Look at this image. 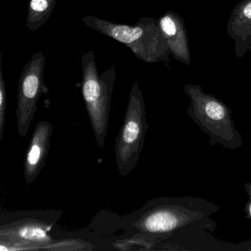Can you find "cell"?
Returning a JSON list of instances; mask_svg holds the SVG:
<instances>
[{
	"mask_svg": "<svg viewBox=\"0 0 251 251\" xmlns=\"http://www.w3.org/2000/svg\"><path fill=\"white\" fill-rule=\"evenodd\" d=\"M85 25L124 45L141 61L148 64L170 61V48L158 20L144 17L134 25L113 23L84 16Z\"/></svg>",
	"mask_w": 251,
	"mask_h": 251,
	"instance_id": "obj_1",
	"label": "cell"
},
{
	"mask_svg": "<svg viewBox=\"0 0 251 251\" xmlns=\"http://www.w3.org/2000/svg\"><path fill=\"white\" fill-rule=\"evenodd\" d=\"M216 211L212 203L193 198L155 200L139 211L135 228L144 233L167 234L204 223Z\"/></svg>",
	"mask_w": 251,
	"mask_h": 251,
	"instance_id": "obj_2",
	"label": "cell"
},
{
	"mask_svg": "<svg viewBox=\"0 0 251 251\" xmlns=\"http://www.w3.org/2000/svg\"><path fill=\"white\" fill-rule=\"evenodd\" d=\"M82 95L97 144L102 149L108 133V120L117 67L114 64L100 74L92 50L81 55Z\"/></svg>",
	"mask_w": 251,
	"mask_h": 251,
	"instance_id": "obj_3",
	"label": "cell"
},
{
	"mask_svg": "<svg viewBox=\"0 0 251 251\" xmlns=\"http://www.w3.org/2000/svg\"><path fill=\"white\" fill-rule=\"evenodd\" d=\"M185 92L191 100L187 111L189 117L210 139L226 148L241 146L242 140L233 126L231 110L224 102L204 92L199 85L188 83Z\"/></svg>",
	"mask_w": 251,
	"mask_h": 251,
	"instance_id": "obj_4",
	"label": "cell"
},
{
	"mask_svg": "<svg viewBox=\"0 0 251 251\" xmlns=\"http://www.w3.org/2000/svg\"><path fill=\"white\" fill-rule=\"evenodd\" d=\"M148 129L145 100L138 83L132 86L124 122L115 143L116 163L119 174L127 177L139 161Z\"/></svg>",
	"mask_w": 251,
	"mask_h": 251,
	"instance_id": "obj_5",
	"label": "cell"
},
{
	"mask_svg": "<svg viewBox=\"0 0 251 251\" xmlns=\"http://www.w3.org/2000/svg\"><path fill=\"white\" fill-rule=\"evenodd\" d=\"M11 220H1V242L14 246H45L54 242L51 229L61 217L59 211H24L12 213Z\"/></svg>",
	"mask_w": 251,
	"mask_h": 251,
	"instance_id": "obj_6",
	"label": "cell"
},
{
	"mask_svg": "<svg viewBox=\"0 0 251 251\" xmlns=\"http://www.w3.org/2000/svg\"><path fill=\"white\" fill-rule=\"evenodd\" d=\"M45 60L42 52L33 54L25 65L19 80L16 115L17 130L22 139L28 133L37 111L39 98L42 95H48L49 92L44 80Z\"/></svg>",
	"mask_w": 251,
	"mask_h": 251,
	"instance_id": "obj_7",
	"label": "cell"
},
{
	"mask_svg": "<svg viewBox=\"0 0 251 251\" xmlns=\"http://www.w3.org/2000/svg\"><path fill=\"white\" fill-rule=\"evenodd\" d=\"M52 124L41 121L36 125L24 160V178L27 184H32L39 177L46 164L52 134Z\"/></svg>",
	"mask_w": 251,
	"mask_h": 251,
	"instance_id": "obj_8",
	"label": "cell"
},
{
	"mask_svg": "<svg viewBox=\"0 0 251 251\" xmlns=\"http://www.w3.org/2000/svg\"><path fill=\"white\" fill-rule=\"evenodd\" d=\"M158 21L175 59L186 65H190L192 58L189 38L182 17L175 11H168L160 17Z\"/></svg>",
	"mask_w": 251,
	"mask_h": 251,
	"instance_id": "obj_9",
	"label": "cell"
},
{
	"mask_svg": "<svg viewBox=\"0 0 251 251\" xmlns=\"http://www.w3.org/2000/svg\"><path fill=\"white\" fill-rule=\"evenodd\" d=\"M226 30L234 42L235 56L243 58L251 42V0H242L233 8Z\"/></svg>",
	"mask_w": 251,
	"mask_h": 251,
	"instance_id": "obj_10",
	"label": "cell"
},
{
	"mask_svg": "<svg viewBox=\"0 0 251 251\" xmlns=\"http://www.w3.org/2000/svg\"><path fill=\"white\" fill-rule=\"evenodd\" d=\"M58 0H30L27 8V27L37 31L50 18Z\"/></svg>",
	"mask_w": 251,
	"mask_h": 251,
	"instance_id": "obj_11",
	"label": "cell"
},
{
	"mask_svg": "<svg viewBox=\"0 0 251 251\" xmlns=\"http://www.w3.org/2000/svg\"><path fill=\"white\" fill-rule=\"evenodd\" d=\"M7 92L2 68V54L0 55V141L2 140L6 117Z\"/></svg>",
	"mask_w": 251,
	"mask_h": 251,
	"instance_id": "obj_12",
	"label": "cell"
},
{
	"mask_svg": "<svg viewBox=\"0 0 251 251\" xmlns=\"http://www.w3.org/2000/svg\"><path fill=\"white\" fill-rule=\"evenodd\" d=\"M250 186L246 185V189L249 194V201H248V205H247V210H248V214L251 218V183H250Z\"/></svg>",
	"mask_w": 251,
	"mask_h": 251,
	"instance_id": "obj_13",
	"label": "cell"
},
{
	"mask_svg": "<svg viewBox=\"0 0 251 251\" xmlns=\"http://www.w3.org/2000/svg\"><path fill=\"white\" fill-rule=\"evenodd\" d=\"M248 52H250V53H251V43H250V45H249V47H248Z\"/></svg>",
	"mask_w": 251,
	"mask_h": 251,
	"instance_id": "obj_14",
	"label": "cell"
},
{
	"mask_svg": "<svg viewBox=\"0 0 251 251\" xmlns=\"http://www.w3.org/2000/svg\"><path fill=\"white\" fill-rule=\"evenodd\" d=\"M2 1H3V0H0V2H2Z\"/></svg>",
	"mask_w": 251,
	"mask_h": 251,
	"instance_id": "obj_15",
	"label": "cell"
}]
</instances>
